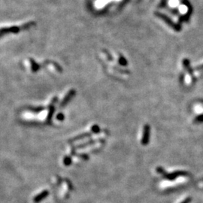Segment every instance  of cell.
Instances as JSON below:
<instances>
[{"instance_id":"1","label":"cell","mask_w":203,"mask_h":203,"mask_svg":"<svg viewBox=\"0 0 203 203\" xmlns=\"http://www.w3.org/2000/svg\"><path fill=\"white\" fill-rule=\"evenodd\" d=\"M150 126L145 125L144 127L143 131V136H142V144L143 145H146L149 142V139H150Z\"/></svg>"},{"instance_id":"2","label":"cell","mask_w":203,"mask_h":203,"mask_svg":"<svg viewBox=\"0 0 203 203\" xmlns=\"http://www.w3.org/2000/svg\"><path fill=\"white\" fill-rule=\"evenodd\" d=\"M48 194H49V192H48V190H43V191L41 192V193H40L39 194H38V195L35 196L34 197V199H33V201L35 202V203L40 202L41 200H43L44 199H45L46 197H48Z\"/></svg>"},{"instance_id":"3","label":"cell","mask_w":203,"mask_h":203,"mask_svg":"<svg viewBox=\"0 0 203 203\" xmlns=\"http://www.w3.org/2000/svg\"><path fill=\"white\" fill-rule=\"evenodd\" d=\"M74 93H75V91L74 90H70L69 92H68L67 94H66V96H65L64 99H63V102L61 103V104H60V107H63V106H65V105H66L68 103V102L70 100V99H72V98L73 97V96L74 95Z\"/></svg>"},{"instance_id":"4","label":"cell","mask_w":203,"mask_h":203,"mask_svg":"<svg viewBox=\"0 0 203 203\" xmlns=\"http://www.w3.org/2000/svg\"><path fill=\"white\" fill-rule=\"evenodd\" d=\"M30 63H31L32 71H33V72H36L38 70H39L40 66L38 64V63H35V60H32V59H30Z\"/></svg>"},{"instance_id":"5","label":"cell","mask_w":203,"mask_h":203,"mask_svg":"<svg viewBox=\"0 0 203 203\" xmlns=\"http://www.w3.org/2000/svg\"><path fill=\"white\" fill-rule=\"evenodd\" d=\"M53 112H54V107L53 106V103L52 105H51L49 108V112H48V118H47V121L48 122H50L52 118V116H53Z\"/></svg>"},{"instance_id":"6","label":"cell","mask_w":203,"mask_h":203,"mask_svg":"<svg viewBox=\"0 0 203 203\" xmlns=\"http://www.w3.org/2000/svg\"><path fill=\"white\" fill-rule=\"evenodd\" d=\"M29 110H30L31 112H33V113H39V112H41V111H43L44 108L43 107L30 108H29Z\"/></svg>"},{"instance_id":"7","label":"cell","mask_w":203,"mask_h":203,"mask_svg":"<svg viewBox=\"0 0 203 203\" xmlns=\"http://www.w3.org/2000/svg\"><path fill=\"white\" fill-rule=\"evenodd\" d=\"M63 163H64V164L66 165H69L71 164L72 163V159L70 157H65L64 160H63Z\"/></svg>"},{"instance_id":"8","label":"cell","mask_w":203,"mask_h":203,"mask_svg":"<svg viewBox=\"0 0 203 203\" xmlns=\"http://www.w3.org/2000/svg\"><path fill=\"white\" fill-rule=\"evenodd\" d=\"M119 63L122 66H126L127 65V62H126V60L123 56H121V58L119 59Z\"/></svg>"},{"instance_id":"9","label":"cell","mask_w":203,"mask_h":203,"mask_svg":"<svg viewBox=\"0 0 203 203\" xmlns=\"http://www.w3.org/2000/svg\"><path fill=\"white\" fill-rule=\"evenodd\" d=\"M99 131H100V129H99V127L97 125H94L92 127V132H94V133H97Z\"/></svg>"},{"instance_id":"10","label":"cell","mask_w":203,"mask_h":203,"mask_svg":"<svg viewBox=\"0 0 203 203\" xmlns=\"http://www.w3.org/2000/svg\"><path fill=\"white\" fill-rule=\"evenodd\" d=\"M56 119H57L58 121H63V120H64V115H63L62 113H60V114H58L57 115H56Z\"/></svg>"},{"instance_id":"11","label":"cell","mask_w":203,"mask_h":203,"mask_svg":"<svg viewBox=\"0 0 203 203\" xmlns=\"http://www.w3.org/2000/svg\"><path fill=\"white\" fill-rule=\"evenodd\" d=\"M203 121V116H199L196 118V121Z\"/></svg>"},{"instance_id":"12","label":"cell","mask_w":203,"mask_h":203,"mask_svg":"<svg viewBox=\"0 0 203 203\" xmlns=\"http://www.w3.org/2000/svg\"><path fill=\"white\" fill-rule=\"evenodd\" d=\"M189 200H190V199H187L184 200V201H183V202H181V203H188V202H189Z\"/></svg>"},{"instance_id":"13","label":"cell","mask_w":203,"mask_h":203,"mask_svg":"<svg viewBox=\"0 0 203 203\" xmlns=\"http://www.w3.org/2000/svg\"><path fill=\"white\" fill-rule=\"evenodd\" d=\"M202 67H203V66H202Z\"/></svg>"}]
</instances>
